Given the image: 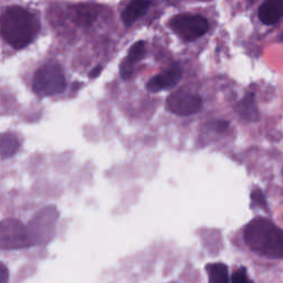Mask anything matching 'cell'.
I'll return each mask as SVG.
<instances>
[{
	"instance_id": "cell-1",
	"label": "cell",
	"mask_w": 283,
	"mask_h": 283,
	"mask_svg": "<svg viewBox=\"0 0 283 283\" xmlns=\"http://www.w3.org/2000/svg\"><path fill=\"white\" fill-rule=\"evenodd\" d=\"M40 21L31 11L11 6L0 17V36L12 48L20 50L35 40Z\"/></svg>"
},
{
	"instance_id": "cell-2",
	"label": "cell",
	"mask_w": 283,
	"mask_h": 283,
	"mask_svg": "<svg viewBox=\"0 0 283 283\" xmlns=\"http://www.w3.org/2000/svg\"><path fill=\"white\" fill-rule=\"evenodd\" d=\"M245 241L248 247L265 258H283V230L265 217L250 221L245 228Z\"/></svg>"
},
{
	"instance_id": "cell-3",
	"label": "cell",
	"mask_w": 283,
	"mask_h": 283,
	"mask_svg": "<svg viewBox=\"0 0 283 283\" xmlns=\"http://www.w3.org/2000/svg\"><path fill=\"white\" fill-rule=\"evenodd\" d=\"M59 219V212L55 206H48L38 212L27 226L30 245H47L54 238Z\"/></svg>"
},
{
	"instance_id": "cell-4",
	"label": "cell",
	"mask_w": 283,
	"mask_h": 283,
	"mask_svg": "<svg viewBox=\"0 0 283 283\" xmlns=\"http://www.w3.org/2000/svg\"><path fill=\"white\" fill-rule=\"evenodd\" d=\"M65 76L57 63H47L39 68L34 76V90L39 95L50 96L62 93L65 89Z\"/></svg>"
},
{
	"instance_id": "cell-5",
	"label": "cell",
	"mask_w": 283,
	"mask_h": 283,
	"mask_svg": "<svg viewBox=\"0 0 283 283\" xmlns=\"http://www.w3.org/2000/svg\"><path fill=\"white\" fill-rule=\"evenodd\" d=\"M170 28L185 41H194L202 37L209 29L207 19L199 15L181 14L169 22Z\"/></svg>"
},
{
	"instance_id": "cell-6",
	"label": "cell",
	"mask_w": 283,
	"mask_h": 283,
	"mask_svg": "<svg viewBox=\"0 0 283 283\" xmlns=\"http://www.w3.org/2000/svg\"><path fill=\"white\" fill-rule=\"evenodd\" d=\"M29 246L27 227L21 221L14 218L0 221V249L17 250Z\"/></svg>"
},
{
	"instance_id": "cell-7",
	"label": "cell",
	"mask_w": 283,
	"mask_h": 283,
	"mask_svg": "<svg viewBox=\"0 0 283 283\" xmlns=\"http://www.w3.org/2000/svg\"><path fill=\"white\" fill-rule=\"evenodd\" d=\"M202 108V98L187 89L174 91L166 100V109L178 116H189L198 113Z\"/></svg>"
},
{
	"instance_id": "cell-8",
	"label": "cell",
	"mask_w": 283,
	"mask_h": 283,
	"mask_svg": "<svg viewBox=\"0 0 283 283\" xmlns=\"http://www.w3.org/2000/svg\"><path fill=\"white\" fill-rule=\"evenodd\" d=\"M182 79V69L178 64H173L172 67L167 69L162 73L153 76L148 83L146 84V88L148 91L156 93L163 90H167L170 88H174L175 85L179 82Z\"/></svg>"
},
{
	"instance_id": "cell-9",
	"label": "cell",
	"mask_w": 283,
	"mask_h": 283,
	"mask_svg": "<svg viewBox=\"0 0 283 283\" xmlns=\"http://www.w3.org/2000/svg\"><path fill=\"white\" fill-rule=\"evenodd\" d=\"M145 56V42H135L128 50V56L121 63L120 71L121 76L124 80H128L134 73V64L138 62Z\"/></svg>"
},
{
	"instance_id": "cell-10",
	"label": "cell",
	"mask_w": 283,
	"mask_h": 283,
	"mask_svg": "<svg viewBox=\"0 0 283 283\" xmlns=\"http://www.w3.org/2000/svg\"><path fill=\"white\" fill-rule=\"evenodd\" d=\"M260 20L265 24H274L283 17V0H267L258 11Z\"/></svg>"
},
{
	"instance_id": "cell-11",
	"label": "cell",
	"mask_w": 283,
	"mask_h": 283,
	"mask_svg": "<svg viewBox=\"0 0 283 283\" xmlns=\"http://www.w3.org/2000/svg\"><path fill=\"white\" fill-rule=\"evenodd\" d=\"M150 5L152 3L145 2V0H135V2L130 3L122 12V20L124 24L127 25V27L133 24L137 19H140L145 14Z\"/></svg>"
},
{
	"instance_id": "cell-12",
	"label": "cell",
	"mask_w": 283,
	"mask_h": 283,
	"mask_svg": "<svg viewBox=\"0 0 283 283\" xmlns=\"http://www.w3.org/2000/svg\"><path fill=\"white\" fill-rule=\"evenodd\" d=\"M236 110L241 115V117L246 118L248 121L253 122L259 120V112L258 109H256L255 98L252 92H249L246 97H243L242 100L237 104Z\"/></svg>"
},
{
	"instance_id": "cell-13",
	"label": "cell",
	"mask_w": 283,
	"mask_h": 283,
	"mask_svg": "<svg viewBox=\"0 0 283 283\" xmlns=\"http://www.w3.org/2000/svg\"><path fill=\"white\" fill-rule=\"evenodd\" d=\"M19 148V141L15 134L3 133L0 134V157L8 159L17 153Z\"/></svg>"
},
{
	"instance_id": "cell-14",
	"label": "cell",
	"mask_w": 283,
	"mask_h": 283,
	"mask_svg": "<svg viewBox=\"0 0 283 283\" xmlns=\"http://www.w3.org/2000/svg\"><path fill=\"white\" fill-rule=\"evenodd\" d=\"M209 283H229L228 268L223 263H212L207 266Z\"/></svg>"
},
{
	"instance_id": "cell-15",
	"label": "cell",
	"mask_w": 283,
	"mask_h": 283,
	"mask_svg": "<svg viewBox=\"0 0 283 283\" xmlns=\"http://www.w3.org/2000/svg\"><path fill=\"white\" fill-rule=\"evenodd\" d=\"M251 200L253 202V206H258L260 208H263L268 210V203L266 196L263 194V192L259 188H255L251 192Z\"/></svg>"
},
{
	"instance_id": "cell-16",
	"label": "cell",
	"mask_w": 283,
	"mask_h": 283,
	"mask_svg": "<svg viewBox=\"0 0 283 283\" xmlns=\"http://www.w3.org/2000/svg\"><path fill=\"white\" fill-rule=\"evenodd\" d=\"M231 283H252V281H250V279L248 278L246 270L240 269V270H238V271L234 273Z\"/></svg>"
},
{
	"instance_id": "cell-17",
	"label": "cell",
	"mask_w": 283,
	"mask_h": 283,
	"mask_svg": "<svg viewBox=\"0 0 283 283\" xmlns=\"http://www.w3.org/2000/svg\"><path fill=\"white\" fill-rule=\"evenodd\" d=\"M0 283H9V271L3 263H0Z\"/></svg>"
},
{
	"instance_id": "cell-18",
	"label": "cell",
	"mask_w": 283,
	"mask_h": 283,
	"mask_svg": "<svg viewBox=\"0 0 283 283\" xmlns=\"http://www.w3.org/2000/svg\"><path fill=\"white\" fill-rule=\"evenodd\" d=\"M229 126V123L227 121H219L217 123V131L219 132V133H222V132H225Z\"/></svg>"
},
{
	"instance_id": "cell-19",
	"label": "cell",
	"mask_w": 283,
	"mask_h": 283,
	"mask_svg": "<svg viewBox=\"0 0 283 283\" xmlns=\"http://www.w3.org/2000/svg\"><path fill=\"white\" fill-rule=\"evenodd\" d=\"M102 65H96V67L90 72V78H96L101 74Z\"/></svg>"
},
{
	"instance_id": "cell-20",
	"label": "cell",
	"mask_w": 283,
	"mask_h": 283,
	"mask_svg": "<svg viewBox=\"0 0 283 283\" xmlns=\"http://www.w3.org/2000/svg\"><path fill=\"white\" fill-rule=\"evenodd\" d=\"M281 36H282V37H281V40H283V34H282Z\"/></svg>"
}]
</instances>
